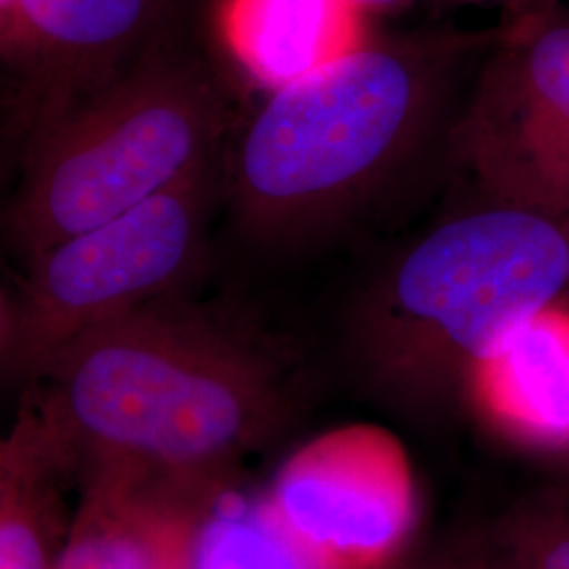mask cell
Returning a JSON list of instances; mask_svg holds the SVG:
<instances>
[{"instance_id": "obj_1", "label": "cell", "mask_w": 569, "mask_h": 569, "mask_svg": "<svg viewBox=\"0 0 569 569\" xmlns=\"http://www.w3.org/2000/svg\"><path fill=\"white\" fill-rule=\"evenodd\" d=\"M72 468L207 498L293 406L277 348L178 291L91 327L32 378Z\"/></svg>"}, {"instance_id": "obj_2", "label": "cell", "mask_w": 569, "mask_h": 569, "mask_svg": "<svg viewBox=\"0 0 569 569\" xmlns=\"http://www.w3.org/2000/svg\"><path fill=\"white\" fill-rule=\"evenodd\" d=\"M467 37H366L270 91L232 157L244 232L284 243L340 220L427 133Z\"/></svg>"}, {"instance_id": "obj_3", "label": "cell", "mask_w": 569, "mask_h": 569, "mask_svg": "<svg viewBox=\"0 0 569 569\" xmlns=\"http://www.w3.org/2000/svg\"><path fill=\"white\" fill-rule=\"evenodd\" d=\"M228 124L224 79L180 23L21 150L9 244L26 262L148 203L216 163Z\"/></svg>"}, {"instance_id": "obj_4", "label": "cell", "mask_w": 569, "mask_h": 569, "mask_svg": "<svg viewBox=\"0 0 569 569\" xmlns=\"http://www.w3.org/2000/svg\"><path fill=\"white\" fill-rule=\"evenodd\" d=\"M569 291V218L488 203L435 226L388 268L359 312L380 385L432 397L465 385L517 327Z\"/></svg>"}, {"instance_id": "obj_5", "label": "cell", "mask_w": 569, "mask_h": 569, "mask_svg": "<svg viewBox=\"0 0 569 569\" xmlns=\"http://www.w3.org/2000/svg\"><path fill=\"white\" fill-rule=\"evenodd\" d=\"M216 192L218 161L26 260L2 302L4 363L32 380L82 331L178 291L201 258Z\"/></svg>"}, {"instance_id": "obj_6", "label": "cell", "mask_w": 569, "mask_h": 569, "mask_svg": "<svg viewBox=\"0 0 569 569\" xmlns=\"http://www.w3.org/2000/svg\"><path fill=\"white\" fill-rule=\"evenodd\" d=\"M453 143L488 203L569 218V16L510 28Z\"/></svg>"}, {"instance_id": "obj_7", "label": "cell", "mask_w": 569, "mask_h": 569, "mask_svg": "<svg viewBox=\"0 0 569 569\" xmlns=\"http://www.w3.org/2000/svg\"><path fill=\"white\" fill-rule=\"evenodd\" d=\"M262 507L317 569H380L418 519L413 470L395 435L336 428L279 468Z\"/></svg>"}, {"instance_id": "obj_8", "label": "cell", "mask_w": 569, "mask_h": 569, "mask_svg": "<svg viewBox=\"0 0 569 569\" xmlns=\"http://www.w3.org/2000/svg\"><path fill=\"white\" fill-rule=\"evenodd\" d=\"M183 0H0L4 112L21 150L182 23Z\"/></svg>"}, {"instance_id": "obj_9", "label": "cell", "mask_w": 569, "mask_h": 569, "mask_svg": "<svg viewBox=\"0 0 569 569\" xmlns=\"http://www.w3.org/2000/svg\"><path fill=\"white\" fill-rule=\"evenodd\" d=\"M204 498L89 475L56 569H190Z\"/></svg>"}, {"instance_id": "obj_10", "label": "cell", "mask_w": 569, "mask_h": 569, "mask_svg": "<svg viewBox=\"0 0 569 569\" xmlns=\"http://www.w3.org/2000/svg\"><path fill=\"white\" fill-rule=\"evenodd\" d=\"M468 397L523 448L569 451V308H545L472 369Z\"/></svg>"}, {"instance_id": "obj_11", "label": "cell", "mask_w": 569, "mask_h": 569, "mask_svg": "<svg viewBox=\"0 0 569 569\" xmlns=\"http://www.w3.org/2000/svg\"><path fill=\"white\" fill-rule=\"evenodd\" d=\"M348 0H218L226 56L268 93L336 60L367 37Z\"/></svg>"}, {"instance_id": "obj_12", "label": "cell", "mask_w": 569, "mask_h": 569, "mask_svg": "<svg viewBox=\"0 0 569 569\" xmlns=\"http://www.w3.org/2000/svg\"><path fill=\"white\" fill-rule=\"evenodd\" d=\"M72 470L60 443L26 403L0 453V569H56L70 523L61 477Z\"/></svg>"}, {"instance_id": "obj_13", "label": "cell", "mask_w": 569, "mask_h": 569, "mask_svg": "<svg viewBox=\"0 0 569 569\" xmlns=\"http://www.w3.org/2000/svg\"><path fill=\"white\" fill-rule=\"evenodd\" d=\"M190 569H317L279 528L262 502L207 512Z\"/></svg>"}, {"instance_id": "obj_14", "label": "cell", "mask_w": 569, "mask_h": 569, "mask_svg": "<svg viewBox=\"0 0 569 569\" xmlns=\"http://www.w3.org/2000/svg\"><path fill=\"white\" fill-rule=\"evenodd\" d=\"M523 569H569V528L549 526L529 529L523 545Z\"/></svg>"}, {"instance_id": "obj_15", "label": "cell", "mask_w": 569, "mask_h": 569, "mask_svg": "<svg viewBox=\"0 0 569 569\" xmlns=\"http://www.w3.org/2000/svg\"><path fill=\"white\" fill-rule=\"evenodd\" d=\"M357 11H361L363 16L369 13H390V11H399L407 4H411L413 0H348Z\"/></svg>"}, {"instance_id": "obj_16", "label": "cell", "mask_w": 569, "mask_h": 569, "mask_svg": "<svg viewBox=\"0 0 569 569\" xmlns=\"http://www.w3.org/2000/svg\"><path fill=\"white\" fill-rule=\"evenodd\" d=\"M451 4H481V2H559V0H448Z\"/></svg>"}]
</instances>
